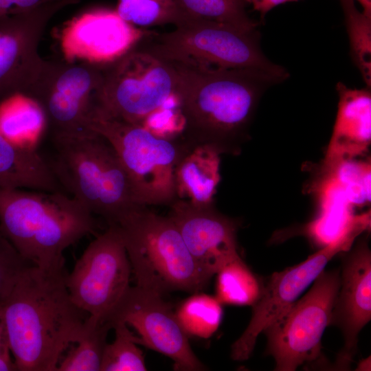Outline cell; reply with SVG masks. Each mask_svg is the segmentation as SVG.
<instances>
[{"mask_svg": "<svg viewBox=\"0 0 371 371\" xmlns=\"http://www.w3.org/2000/svg\"><path fill=\"white\" fill-rule=\"evenodd\" d=\"M46 128L44 113L32 98L16 94L0 104V133L8 139L32 146Z\"/></svg>", "mask_w": 371, "mask_h": 371, "instance_id": "7402d4cb", "label": "cell"}, {"mask_svg": "<svg viewBox=\"0 0 371 371\" xmlns=\"http://www.w3.org/2000/svg\"><path fill=\"white\" fill-rule=\"evenodd\" d=\"M0 188L62 191L47 161L34 146L15 143L1 133Z\"/></svg>", "mask_w": 371, "mask_h": 371, "instance_id": "d6986e66", "label": "cell"}, {"mask_svg": "<svg viewBox=\"0 0 371 371\" xmlns=\"http://www.w3.org/2000/svg\"><path fill=\"white\" fill-rule=\"evenodd\" d=\"M115 339L106 344L100 371H145L147 370L135 335L124 323L113 325Z\"/></svg>", "mask_w": 371, "mask_h": 371, "instance_id": "f1b7e54d", "label": "cell"}, {"mask_svg": "<svg viewBox=\"0 0 371 371\" xmlns=\"http://www.w3.org/2000/svg\"><path fill=\"white\" fill-rule=\"evenodd\" d=\"M104 65L44 60L25 94L41 106L52 138L86 133Z\"/></svg>", "mask_w": 371, "mask_h": 371, "instance_id": "9c48e42d", "label": "cell"}, {"mask_svg": "<svg viewBox=\"0 0 371 371\" xmlns=\"http://www.w3.org/2000/svg\"><path fill=\"white\" fill-rule=\"evenodd\" d=\"M363 8V12L371 16V0H356Z\"/></svg>", "mask_w": 371, "mask_h": 371, "instance_id": "e575fe53", "label": "cell"}, {"mask_svg": "<svg viewBox=\"0 0 371 371\" xmlns=\"http://www.w3.org/2000/svg\"><path fill=\"white\" fill-rule=\"evenodd\" d=\"M168 216L174 222L197 265L212 277L227 262L240 256L237 221L214 206H195L177 199Z\"/></svg>", "mask_w": 371, "mask_h": 371, "instance_id": "2e32d148", "label": "cell"}, {"mask_svg": "<svg viewBox=\"0 0 371 371\" xmlns=\"http://www.w3.org/2000/svg\"><path fill=\"white\" fill-rule=\"evenodd\" d=\"M167 62L200 69L249 68L284 80L289 74L271 62L260 46L258 30L245 31L212 21L186 19L171 32H150L137 45Z\"/></svg>", "mask_w": 371, "mask_h": 371, "instance_id": "8992f818", "label": "cell"}, {"mask_svg": "<svg viewBox=\"0 0 371 371\" xmlns=\"http://www.w3.org/2000/svg\"><path fill=\"white\" fill-rule=\"evenodd\" d=\"M76 0H61L32 10L0 16V104L25 94L44 60L38 45L50 19Z\"/></svg>", "mask_w": 371, "mask_h": 371, "instance_id": "5bb4252c", "label": "cell"}, {"mask_svg": "<svg viewBox=\"0 0 371 371\" xmlns=\"http://www.w3.org/2000/svg\"><path fill=\"white\" fill-rule=\"evenodd\" d=\"M221 154L207 145H199L186 153L175 170L177 198L195 206L214 204L221 181Z\"/></svg>", "mask_w": 371, "mask_h": 371, "instance_id": "44dd1931", "label": "cell"}, {"mask_svg": "<svg viewBox=\"0 0 371 371\" xmlns=\"http://www.w3.org/2000/svg\"><path fill=\"white\" fill-rule=\"evenodd\" d=\"M222 304L216 296L196 292L180 303L175 314L188 337L207 339L218 330L223 317Z\"/></svg>", "mask_w": 371, "mask_h": 371, "instance_id": "d4e9b609", "label": "cell"}, {"mask_svg": "<svg viewBox=\"0 0 371 371\" xmlns=\"http://www.w3.org/2000/svg\"><path fill=\"white\" fill-rule=\"evenodd\" d=\"M97 229L95 215L63 192L0 188V230L30 265L65 268V250Z\"/></svg>", "mask_w": 371, "mask_h": 371, "instance_id": "3957f363", "label": "cell"}, {"mask_svg": "<svg viewBox=\"0 0 371 371\" xmlns=\"http://www.w3.org/2000/svg\"><path fill=\"white\" fill-rule=\"evenodd\" d=\"M29 265L0 230V307Z\"/></svg>", "mask_w": 371, "mask_h": 371, "instance_id": "4dcf8cb0", "label": "cell"}, {"mask_svg": "<svg viewBox=\"0 0 371 371\" xmlns=\"http://www.w3.org/2000/svg\"><path fill=\"white\" fill-rule=\"evenodd\" d=\"M172 64L183 119L181 138L190 149L207 145L221 155L241 153L262 95L284 80L256 69H200Z\"/></svg>", "mask_w": 371, "mask_h": 371, "instance_id": "6da1fadb", "label": "cell"}, {"mask_svg": "<svg viewBox=\"0 0 371 371\" xmlns=\"http://www.w3.org/2000/svg\"><path fill=\"white\" fill-rule=\"evenodd\" d=\"M308 191L315 194L319 212L316 218L304 227L302 234L322 248L345 232L355 215L353 206L330 175H315Z\"/></svg>", "mask_w": 371, "mask_h": 371, "instance_id": "ffe728a7", "label": "cell"}, {"mask_svg": "<svg viewBox=\"0 0 371 371\" xmlns=\"http://www.w3.org/2000/svg\"><path fill=\"white\" fill-rule=\"evenodd\" d=\"M52 139L54 155L47 161L61 188L108 225L142 205L117 153L102 135L92 131Z\"/></svg>", "mask_w": 371, "mask_h": 371, "instance_id": "277c9868", "label": "cell"}, {"mask_svg": "<svg viewBox=\"0 0 371 371\" xmlns=\"http://www.w3.org/2000/svg\"><path fill=\"white\" fill-rule=\"evenodd\" d=\"M89 128L115 150L139 205H170L177 199L175 170L190 150L181 138L159 137L141 125L99 116L91 117Z\"/></svg>", "mask_w": 371, "mask_h": 371, "instance_id": "52a82bcc", "label": "cell"}, {"mask_svg": "<svg viewBox=\"0 0 371 371\" xmlns=\"http://www.w3.org/2000/svg\"><path fill=\"white\" fill-rule=\"evenodd\" d=\"M131 266L118 227L98 234L67 275L73 302L90 317L106 318L130 287Z\"/></svg>", "mask_w": 371, "mask_h": 371, "instance_id": "7c38bea8", "label": "cell"}, {"mask_svg": "<svg viewBox=\"0 0 371 371\" xmlns=\"http://www.w3.org/2000/svg\"><path fill=\"white\" fill-rule=\"evenodd\" d=\"M370 212L354 215L345 232L303 262L273 273L261 288L252 306V315L242 335L231 347V357L247 359L258 337L291 306L324 270L328 262L340 252L348 251L356 238L370 228Z\"/></svg>", "mask_w": 371, "mask_h": 371, "instance_id": "8fae6325", "label": "cell"}, {"mask_svg": "<svg viewBox=\"0 0 371 371\" xmlns=\"http://www.w3.org/2000/svg\"><path fill=\"white\" fill-rule=\"evenodd\" d=\"M338 110L333 131L318 168L328 170L367 153L371 142L370 89H356L339 82Z\"/></svg>", "mask_w": 371, "mask_h": 371, "instance_id": "ac0fdd59", "label": "cell"}, {"mask_svg": "<svg viewBox=\"0 0 371 371\" xmlns=\"http://www.w3.org/2000/svg\"><path fill=\"white\" fill-rule=\"evenodd\" d=\"M357 370H370V357H369L368 358L366 359H363L359 363V366L357 367Z\"/></svg>", "mask_w": 371, "mask_h": 371, "instance_id": "d590c367", "label": "cell"}, {"mask_svg": "<svg viewBox=\"0 0 371 371\" xmlns=\"http://www.w3.org/2000/svg\"><path fill=\"white\" fill-rule=\"evenodd\" d=\"M181 16L234 26L245 31L256 30L258 23L245 10V0H174Z\"/></svg>", "mask_w": 371, "mask_h": 371, "instance_id": "484cf974", "label": "cell"}, {"mask_svg": "<svg viewBox=\"0 0 371 371\" xmlns=\"http://www.w3.org/2000/svg\"><path fill=\"white\" fill-rule=\"evenodd\" d=\"M316 173L329 175L341 187L351 205L362 206L370 202V159L344 160L333 168Z\"/></svg>", "mask_w": 371, "mask_h": 371, "instance_id": "f546056e", "label": "cell"}, {"mask_svg": "<svg viewBox=\"0 0 371 371\" xmlns=\"http://www.w3.org/2000/svg\"><path fill=\"white\" fill-rule=\"evenodd\" d=\"M299 0H245V3L250 4L253 9L260 14L263 19L268 12L273 8L285 3L295 2Z\"/></svg>", "mask_w": 371, "mask_h": 371, "instance_id": "d6a6232c", "label": "cell"}, {"mask_svg": "<svg viewBox=\"0 0 371 371\" xmlns=\"http://www.w3.org/2000/svg\"><path fill=\"white\" fill-rule=\"evenodd\" d=\"M371 318V253L366 241L348 254L340 272V285L330 324L341 331L344 345L337 357L346 368L355 354L358 336Z\"/></svg>", "mask_w": 371, "mask_h": 371, "instance_id": "e0dca14e", "label": "cell"}, {"mask_svg": "<svg viewBox=\"0 0 371 371\" xmlns=\"http://www.w3.org/2000/svg\"><path fill=\"white\" fill-rule=\"evenodd\" d=\"M174 65L135 45L104 65L91 116L143 126L175 93Z\"/></svg>", "mask_w": 371, "mask_h": 371, "instance_id": "ba28073f", "label": "cell"}, {"mask_svg": "<svg viewBox=\"0 0 371 371\" xmlns=\"http://www.w3.org/2000/svg\"><path fill=\"white\" fill-rule=\"evenodd\" d=\"M1 307H0V359H13L8 344Z\"/></svg>", "mask_w": 371, "mask_h": 371, "instance_id": "836d02e7", "label": "cell"}, {"mask_svg": "<svg viewBox=\"0 0 371 371\" xmlns=\"http://www.w3.org/2000/svg\"><path fill=\"white\" fill-rule=\"evenodd\" d=\"M58 1L61 0H0V16L28 12Z\"/></svg>", "mask_w": 371, "mask_h": 371, "instance_id": "1f68e13d", "label": "cell"}, {"mask_svg": "<svg viewBox=\"0 0 371 371\" xmlns=\"http://www.w3.org/2000/svg\"><path fill=\"white\" fill-rule=\"evenodd\" d=\"M342 7L349 36L352 58L370 89L371 16L359 11L355 0H339Z\"/></svg>", "mask_w": 371, "mask_h": 371, "instance_id": "4316f807", "label": "cell"}, {"mask_svg": "<svg viewBox=\"0 0 371 371\" xmlns=\"http://www.w3.org/2000/svg\"><path fill=\"white\" fill-rule=\"evenodd\" d=\"M141 205L118 227L137 285L159 295L200 292L210 277L195 262L171 218Z\"/></svg>", "mask_w": 371, "mask_h": 371, "instance_id": "5b68a950", "label": "cell"}, {"mask_svg": "<svg viewBox=\"0 0 371 371\" xmlns=\"http://www.w3.org/2000/svg\"><path fill=\"white\" fill-rule=\"evenodd\" d=\"M150 32L126 22L115 10L97 8L67 22L60 46L67 62L107 65L129 52Z\"/></svg>", "mask_w": 371, "mask_h": 371, "instance_id": "9a60e30c", "label": "cell"}, {"mask_svg": "<svg viewBox=\"0 0 371 371\" xmlns=\"http://www.w3.org/2000/svg\"><path fill=\"white\" fill-rule=\"evenodd\" d=\"M115 10L124 21L137 27L166 24L176 26L181 21L174 0H118Z\"/></svg>", "mask_w": 371, "mask_h": 371, "instance_id": "83f0119b", "label": "cell"}, {"mask_svg": "<svg viewBox=\"0 0 371 371\" xmlns=\"http://www.w3.org/2000/svg\"><path fill=\"white\" fill-rule=\"evenodd\" d=\"M65 268L29 265L1 311L16 370L56 371L63 352L80 337L89 315L69 295Z\"/></svg>", "mask_w": 371, "mask_h": 371, "instance_id": "7a4b0ae2", "label": "cell"}, {"mask_svg": "<svg viewBox=\"0 0 371 371\" xmlns=\"http://www.w3.org/2000/svg\"><path fill=\"white\" fill-rule=\"evenodd\" d=\"M313 286L263 332L275 370L293 371L319 358L340 285V271H322Z\"/></svg>", "mask_w": 371, "mask_h": 371, "instance_id": "30bf717a", "label": "cell"}, {"mask_svg": "<svg viewBox=\"0 0 371 371\" xmlns=\"http://www.w3.org/2000/svg\"><path fill=\"white\" fill-rule=\"evenodd\" d=\"M105 322L111 329L116 323L132 326L138 334L137 344L169 357L177 370H205L192 350L189 337L179 325L172 307L161 295L130 286Z\"/></svg>", "mask_w": 371, "mask_h": 371, "instance_id": "4fadbf2b", "label": "cell"}, {"mask_svg": "<svg viewBox=\"0 0 371 371\" xmlns=\"http://www.w3.org/2000/svg\"><path fill=\"white\" fill-rule=\"evenodd\" d=\"M216 275V297L222 304L253 306L258 299L262 284L240 256Z\"/></svg>", "mask_w": 371, "mask_h": 371, "instance_id": "cb8c5ba5", "label": "cell"}, {"mask_svg": "<svg viewBox=\"0 0 371 371\" xmlns=\"http://www.w3.org/2000/svg\"><path fill=\"white\" fill-rule=\"evenodd\" d=\"M111 329L107 322L89 316L80 337L60 359L56 371H100Z\"/></svg>", "mask_w": 371, "mask_h": 371, "instance_id": "603a6c76", "label": "cell"}]
</instances>
